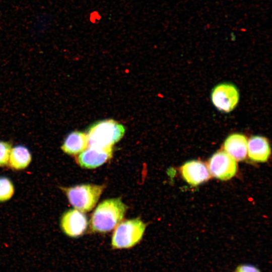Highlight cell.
I'll use <instances>...</instances> for the list:
<instances>
[{"mask_svg":"<svg viewBox=\"0 0 272 272\" xmlns=\"http://www.w3.org/2000/svg\"><path fill=\"white\" fill-rule=\"evenodd\" d=\"M126 210V205L120 198L104 200L97 206L92 215V230L97 233L110 231L121 221Z\"/></svg>","mask_w":272,"mask_h":272,"instance_id":"6da1fadb","label":"cell"},{"mask_svg":"<svg viewBox=\"0 0 272 272\" xmlns=\"http://www.w3.org/2000/svg\"><path fill=\"white\" fill-rule=\"evenodd\" d=\"M124 133V126L115 120L107 119L97 121L88 129L89 146L112 147L121 139Z\"/></svg>","mask_w":272,"mask_h":272,"instance_id":"7a4b0ae2","label":"cell"},{"mask_svg":"<svg viewBox=\"0 0 272 272\" xmlns=\"http://www.w3.org/2000/svg\"><path fill=\"white\" fill-rule=\"evenodd\" d=\"M104 188L103 185L82 184L62 189L75 209L87 212L95 206Z\"/></svg>","mask_w":272,"mask_h":272,"instance_id":"3957f363","label":"cell"},{"mask_svg":"<svg viewBox=\"0 0 272 272\" xmlns=\"http://www.w3.org/2000/svg\"><path fill=\"white\" fill-rule=\"evenodd\" d=\"M146 224L139 218L126 220L118 224L111 238V246L114 249L129 248L142 239Z\"/></svg>","mask_w":272,"mask_h":272,"instance_id":"277c9868","label":"cell"},{"mask_svg":"<svg viewBox=\"0 0 272 272\" xmlns=\"http://www.w3.org/2000/svg\"><path fill=\"white\" fill-rule=\"evenodd\" d=\"M211 98L213 104L217 110L229 113L237 106L239 101V92L234 85L222 83L213 89Z\"/></svg>","mask_w":272,"mask_h":272,"instance_id":"5b68a950","label":"cell"},{"mask_svg":"<svg viewBox=\"0 0 272 272\" xmlns=\"http://www.w3.org/2000/svg\"><path fill=\"white\" fill-rule=\"evenodd\" d=\"M208 170L211 175L221 180H227L237 171L236 161L224 151L214 154L208 161Z\"/></svg>","mask_w":272,"mask_h":272,"instance_id":"8992f818","label":"cell"},{"mask_svg":"<svg viewBox=\"0 0 272 272\" xmlns=\"http://www.w3.org/2000/svg\"><path fill=\"white\" fill-rule=\"evenodd\" d=\"M88 225V219L85 214L76 209L65 211L60 221L62 232L72 238L82 236L86 231Z\"/></svg>","mask_w":272,"mask_h":272,"instance_id":"52a82bcc","label":"cell"},{"mask_svg":"<svg viewBox=\"0 0 272 272\" xmlns=\"http://www.w3.org/2000/svg\"><path fill=\"white\" fill-rule=\"evenodd\" d=\"M112 147H98L90 146L81 152L77 161L82 168H96L109 160L112 156Z\"/></svg>","mask_w":272,"mask_h":272,"instance_id":"ba28073f","label":"cell"},{"mask_svg":"<svg viewBox=\"0 0 272 272\" xmlns=\"http://www.w3.org/2000/svg\"><path fill=\"white\" fill-rule=\"evenodd\" d=\"M183 179L189 184L196 186L208 180L210 172L206 165L197 160L185 162L180 168Z\"/></svg>","mask_w":272,"mask_h":272,"instance_id":"9c48e42d","label":"cell"},{"mask_svg":"<svg viewBox=\"0 0 272 272\" xmlns=\"http://www.w3.org/2000/svg\"><path fill=\"white\" fill-rule=\"evenodd\" d=\"M247 139L245 135L234 133L228 135L224 141V151L236 161L244 160L247 153Z\"/></svg>","mask_w":272,"mask_h":272,"instance_id":"30bf717a","label":"cell"},{"mask_svg":"<svg viewBox=\"0 0 272 272\" xmlns=\"http://www.w3.org/2000/svg\"><path fill=\"white\" fill-rule=\"evenodd\" d=\"M249 158L256 162H266L270 154V147L268 140L263 136L251 137L247 142Z\"/></svg>","mask_w":272,"mask_h":272,"instance_id":"8fae6325","label":"cell"},{"mask_svg":"<svg viewBox=\"0 0 272 272\" xmlns=\"http://www.w3.org/2000/svg\"><path fill=\"white\" fill-rule=\"evenodd\" d=\"M88 145L87 134L81 131L74 130L65 137L61 149L67 155H75L84 151Z\"/></svg>","mask_w":272,"mask_h":272,"instance_id":"7c38bea8","label":"cell"},{"mask_svg":"<svg viewBox=\"0 0 272 272\" xmlns=\"http://www.w3.org/2000/svg\"><path fill=\"white\" fill-rule=\"evenodd\" d=\"M31 160L29 150L23 145H17L12 148L8 164L12 169L19 170L27 168Z\"/></svg>","mask_w":272,"mask_h":272,"instance_id":"4fadbf2b","label":"cell"},{"mask_svg":"<svg viewBox=\"0 0 272 272\" xmlns=\"http://www.w3.org/2000/svg\"><path fill=\"white\" fill-rule=\"evenodd\" d=\"M12 181L7 177H0V202L9 200L14 193Z\"/></svg>","mask_w":272,"mask_h":272,"instance_id":"5bb4252c","label":"cell"},{"mask_svg":"<svg viewBox=\"0 0 272 272\" xmlns=\"http://www.w3.org/2000/svg\"><path fill=\"white\" fill-rule=\"evenodd\" d=\"M12 148L11 142L0 141V167L7 166Z\"/></svg>","mask_w":272,"mask_h":272,"instance_id":"9a60e30c","label":"cell"},{"mask_svg":"<svg viewBox=\"0 0 272 272\" xmlns=\"http://www.w3.org/2000/svg\"><path fill=\"white\" fill-rule=\"evenodd\" d=\"M236 272H260V271L252 265L243 264L238 267Z\"/></svg>","mask_w":272,"mask_h":272,"instance_id":"2e32d148","label":"cell"}]
</instances>
